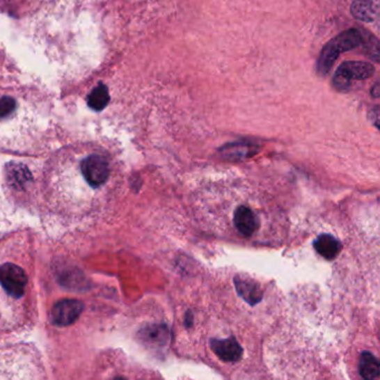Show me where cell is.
Instances as JSON below:
<instances>
[{"instance_id":"cell-1","label":"cell","mask_w":380,"mask_h":380,"mask_svg":"<svg viewBox=\"0 0 380 380\" xmlns=\"http://www.w3.org/2000/svg\"><path fill=\"white\" fill-rule=\"evenodd\" d=\"M359 46H361V33L356 28H350L333 37L320 52L316 65L317 74L325 77L331 72L339 56Z\"/></svg>"},{"instance_id":"cell-2","label":"cell","mask_w":380,"mask_h":380,"mask_svg":"<svg viewBox=\"0 0 380 380\" xmlns=\"http://www.w3.org/2000/svg\"><path fill=\"white\" fill-rule=\"evenodd\" d=\"M374 74L375 67L372 63L361 61H345L333 74V85L338 91H347L354 81L368 79Z\"/></svg>"},{"instance_id":"cell-3","label":"cell","mask_w":380,"mask_h":380,"mask_svg":"<svg viewBox=\"0 0 380 380\" xmlns=\"http://www.w3.org/2000/svg\"><path fill=\"white\" fill-rule=\"evenodd\" d=\"M0 285L13 297L19 298L25 294L27 275L17 264L7 262L0 266Z\"/></svg>"},{"instance_id":"cell-4","label":"cell","mask_w":380,"mask_h":380,"mask_svg":"<svg viewBox=\"0 0 380 380\" xmlns=\"http://www.w3.org/2000/svg\"><path fill=\"white\" fill-rule=\"evenodd\" d=\"M81 173L86 182H88L91 187L98 188L107 182L109 177V166L104 158L97 155H91L83 160Z\"/></svg>"},{"instance_id":"cell-5","label":"cell","mask_w":380,"mask_h":380,"mask_svg":"<svg viewBox=\"0 0 380 380\" xmlns=\"http://www.w3.org/2000/svg\"><path fill=\"white\" fill-rule=\"evenodd\" d=\"M83 310L84 305L81 301L76 299H63L54 306L52 318L56 325L65 327L74 324L79 318Z\"/></svg>"},{"instance_id":"cell-6","label":"cell","mask_w":380,"mask_h":380,"mask_svg":"<svg viewBox=\"0 0 380 380\" xmlns=\"http://www.w3.org/2000/svg\"><path fill=\"white\" fill-rule=\"evenodd\" d=\"M210 347L218 356V358L226 363H236L243 357V348L234 337L227 339H214L210 342Z\"/></svg>"},{"instance_id":"cell-7","label":"cell","mask_w":380,"mask_h":380,"mask_svg":"<svg viewBox=\"0 0 380 380\" xmlns=\"http://www.w3.org/2000/svg\"><path fill=\"white\" fill-rule=\"evenodd\" d=\"M350 14L361 22H375L380 17V0H354Z\"/></svg>"},{"instance_id":"cell-8","label":"cell","mask_w":380,"mask_h":380,"mask_svg":"<svg viewBox=\"0 0 380 380\" xmlns=\"http://www.w3.org/2000/svg\"><path fill=\"white\" fill-rule=\"evenodd\" d=\"M234 283L238 295L243 298L246 303L253 306L262 301V288L253 279L244 275H238L235 277Z\"/></svg>"},{"instance_id":"cell-9","label":"cell","mask_w":380,"mask_h":380,"mask_svg":"<svg viewBox=\"0 0 380 380\" xmlns=\"http://www.w3.org/2000/svg\"><path fill=\"white\" fill-rule=\"evenodd\" d=\"M235 227L240 234L246 237H249L256 232L259 227V221L257 216L248 207H238L234 216Z\"/></svg>"},{"instance_id":"cell-10","label":"cell","mask_w":380,"mask_h":380,"mask_svg":"<svg viewBox=\"0 0 380 380\" xmlns=\"http://www.w3.org/2000/svg\"><path fill=\"white\" fill-rule=\"evenodd\" d=\"M314 247L317 253L327 260H333L342 251V244L339 243V240L327 234L320 235L315 240Z\"/></svg>"},{"instance_id":"cell-11","label":"cell","mask_w":380,"mask_h":380,"mask_svg":"<svg viewBox=\"0 0 380 380\" xmlns=\"http://www.w3.org/2000/svg\"><path fill=\"white\" fill-rule=\"evenodd\" d=\"M358 370L364 380H376L379 377L380 361L370 351H364L359 357Z\"/></svg>"},{"instance_id":"cell-12","label":"cell","mask_w":380,"mask_h":380,"mask_svg":"<svg viewBox=\"0 0 380 380\" xmlns=\"http://www.w3.org/2000/svg\"><path fill=\"white\" fill-rule=\"evenodd\" d=\"M361 33V46L364 48L365 55L380 65V39L366 29H359Z\"/></svg>"},{"instance_id":"cell-13","label":"cell","mask_w":380,"mask_h":380,"mask_svg":"<svg viewBox=\"0 0 380 380\" xmlns=\"http://www.w3.org/2000/svg\"><path fill=\"white\" fill-rule=\"evenodd\" d=\"M109 100H111L109 91H108L107 87L104 84H100L96 88L93 89V91L89 94L88 98H87L89 107L94 109L95 111L105 109Z\"/></svg>"},{"instance_id":"cell-14","label":"cell","mask_w":380,"mask_h":380,"mask_svg":"<svg viewBox=\"0 0 380 380\" xmlns=\"http://www.w3.org/2000/svg\"><path fill=\"white\" fill-rule=\"evenodd\" d=\"M225 157L228 159L237 160L243 159V158L253 156V145H247V143H232V145H227L221 149Z\"/></svg>"},{"instance_id":"cell-15","label":"cell","mask_w":380,"mask_h":380,"mask_svg":"<svg viewBox=\"0 0 380 380\" xmlns=\"http://www.w3.org/2000/svg\"><path fill=\"white\" fill-rule=\"evenodd\" d=\"M16 102L11 97H3L0 100V118L8 116L11 111H15Z\"/></svg>"},{"instance_id":"cell-16","label":"cell","mask_w":380,"mask_h":380,"mask_svg":"<svg viewBox=\"0 0 380 380\" xmlns=\"http://www.w3.org/2000/svg\"><path fill=\"white\" fill-rule=\"evenodd\" d=\"M11 178H13V182H16L17 185L25 184L28 180V173L25 168H22L20 166H16L14 171H11Z\"/></svg>"},{"instance_id":"cell-17","label":"cell","mask_w":380,"mask_h":380,"mask_svg":"<svg viewBox=\"0 0 380 380\" xmlns=\"http://www.w3.org/2000/svg\"><path fill=\"white\" fill-rule=\"evenodd\" d=\"M370 118H372V122L380 130V108H374L370 111Z\"/></svg>"},{"instance_id":"cell-18","label":"cell","mask_w":380,"mask_h":380,"mask_svg":"<svg viewBox=\"0 0 380 380\" xmlns=\"http://www.w3.org/2000/svg\"><path fill=\"white\" fill-rule=\"evenodd\" d=\"M372 95L375 97L380 96V80L374 86V88L372 89Z\"/></svg>"},{"instance_id":"cell-19","label":"cell","mask_w":380,"mask_h":380,"mask_svg":"<svg viewBox=\"0 0 380 380\" xmlns=\"http://www.w3.org/2000/svg\"><path fill=\"white\" fill-rule=\"evenodd\" d=\"M113 380H127V379L125 377H116V378H113Z\"/></svg>"}]
</instances>
